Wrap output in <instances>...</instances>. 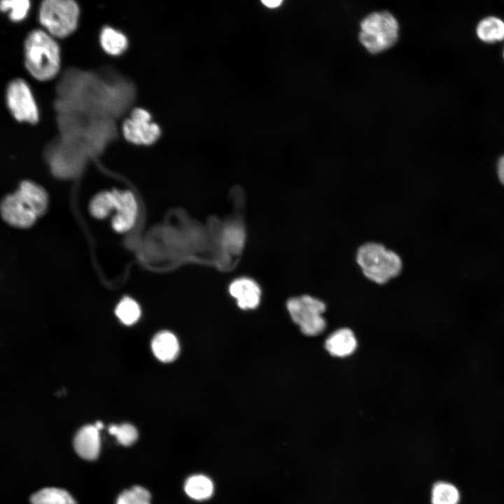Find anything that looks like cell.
I'll return each mask as SVG.
<instances>
[{
  "instance_id": "1",
  "label": "cell",
  "mask_w": 504,
  "mask_h": 504,
  "mask_svg": "<svg viewBox=\"0 0 504 504\" xmlns=\"http://www.w3.org/2000/svg\"><path fill=\"white\" fill-rule=\"evenodd\" d=\"M355 261L363 274L377 284H384L397 277L403 267L402 260L397 252L373 241L358 247Z\"/></svg>"
},
{
  "instance_id": "2",
  "label": "cell",
  "mask_w": 504,
  "mask_h": 504,
  "mask_svg": "<svg viewBox=\"0 0 504 504\" xmlns=\"http://www.w3.org/2000/svg\"><path fill=\"white\" fill-rule=\"evenodd\" d=\"M24 64L29 74L41 81L55 76L59 69V49L55 41L41 29L31 31L24 43Z\"/></svg>"
},
{
  "instance_id": "3",
  "label": "cell",
  "mask_w": 504,
  "mask_h": 504,
  "mask_svg": "<svg viewBox=\"0 0 504 504\" xmlns=\"http://www.w3.org/2000/svg\"><path fill=\"white\" fill-rule=\"evenodd\" d=\"M398 29L397 20L390 13H372L361 22L359 39L370 52L377 54L397 42Z\"/></svg>"
},
{
  "instance_id": "4",
  "label": "cell",
  "mask_w": 504,
  "mask_h": 504,
  "mask_svg": "<svg viewBox=\"0 0 504 504\" xmlns=\"http://www.w3.org/2000/svg\"><path fill=\"white\" fill-rule=\"evenodd\" d=\"M79 15L77 4L72 0H45L39 8V20L52 36L64 38L76 28Z\"/></svg>"
},
{
  "instance_id": "5",
  "label": "cell",
  "mask_w": 504,
  "mask_h": 504,
  "mask_svg": "<svg viewBox=\"0 0 504 504\" xmlns=\"http://www.w3.org/2000/svg\"><path fill=\"white\" fill-rule=\"evenodd\" d=\"M286 307L291 318L304 335H317L325 329L326 321L322 314L326 305L321 300L302 295L290 298Z\"/></svg>"
},
{
  "instance_id": "6",
  "label": "cell",
  "mask_w": 504,
  "mask_h": 504,
  "mask_svg": "<svg viewBox=\"0 0 504 504\" xmlns=\"http://www.w3.org/2000/svg\"><path fill=\"white\" fill-rule=\"evenodd\" d=\"M7 106L15 120L31 124L36 123L38 111L27 84L20 78L11 80L6 92Z\"/></svg>"
},
{
  "instance_id": "7",
  "label": "cell",
  "mask_w": 504,
  "mask_h": 504,
  "mask_svg": "<svg viewBox=\"0 0 504 504\" xmlns=\"http://www.w3.org/2000/svg\"><path fill=\"white\" fill-rule=\"evenodd\" d=\"M151 115L148 111L141 108H134L130 118L122 124V133L128 141L136 145H151L161 135L160 127L151 122Z\"/></svg>"
},
{
  "instance_id": "8",
  "label": "cell",
  "mask_w": 504,
  "mask_h": 504,
  "mask_svg": "<svg viewBox=\"0 0 504 504\" xmlns=\"http://www.w3.org/2000/svg\"><path fill=\"white\" fill-rule=\"evenodd\" d=\"M1 214L7 223L20 228L30 227L38 217L16 192L2 200Z\"/></svg>"
},
{
  "instance_id": "9",
  "label": "cell",
  "mask_w": 504,
  "mask_h": 504,
  "mask_svg": "<svg viewBox=\"0 0 504 504\" xmlns=\"http://www.w3.org/2000/svg\"><path fill=\"white\" fill-rule=\"evenodd\" d=\"M115 202V214L111 220L113 230L118 232H124L130 230L135 223L138 206L135 197L129 190H114Z\"/></svg>"
},
{
  "instance_id": "10",
  "label": "cell",
  "mask_w": 504,
  "mask_h": 504,
  "mask_svg": "<svg viewBox=\"0 0 504 504\" xmlns=\"http://www.w3.org/2000/svg\"><path fill=\"white\" fill-rule=\"evenodd\" d=\"M229 293L243 309H255L260 301L261 289L256 281L248 277L233 280L229 286Z\"/></svg>"
},
{
  "instance_id": "11",
  "label": "cell",
  "mask_w": 504,
  "mask_h": 504,
  "mask_svg": "<svg viewBox=\"0 0 504 504\" xmlns=\"http://www.w3.org/2000/svg\"><path fill=\"white\" fill-rule=\"evenodd\" d=\"M74 446L81 458L86 460L97 458L100 450L99 429L94 425L82 427L75 435Z\"/></svg>"
},
{
  "instance_id": "12",
  "label": "cell",
  "mask_w": 504,
  "mask_h": 504,
  "mask_svg": "<svg viewBox=\"0 0 504 504\" xmlns=\"http://www.w3.org/2000/svg\"><path fill=\"white\" fill-rule=\"evenodd\" d=\"M151 349L154 356L159 360L169 363L178 357L180 345L174 334L163 330L157 333L153 338Z\"/></svg>"
},
{
  "instance_id": "13",
  "label": "cell",
  "mask_w": 504,
  "mask_h": 504,
  "mask_svg": "<svg viewBox=\"0 0 504 504\" xmlns=\"http://www.w3.org/2000/svg\"><path fill=\"white\" fill-rule=\"evenodd\" d=\"M357 341L349 328H341L332 332L326 340L325 347L333 356L346 357L355 351Z\"/></svg>"
},
{
  "instance_id": "14",
  "label": "cell",
  "mask_w": 504,
  "mask_h": 504,
  "mask_svg": "<svg viewBox=\"0 0 504 504\" xmlns=\"http://www.w3.org/2000/svg\"><path fill=\"white\" fill-rule=\"evenodd\" d=\"M15 192L37 216L45 212L48 197L45 190L38 185L29 181H23Z\"/></svg>"
},
{
  "instance_id": "15",
  "label": "cell",
  "mask_w": 504,
  "mask_h": 504,
  "mask_svg": "<svg viewBox=\"0 0 504 504\" xmlns=\"http://www.w3.org/2000/svg\"><path fill=\"white\" fill-rule=\"evenodd\" d=\"M214 489L212 480L201 474L189 477L184 484L186 493L195 500L201 501L210 498L214 493Z\"/></svg>"
},
{
  "instance_id": "16",
  "label": "cell",
  "mask_w": 504,
  "mask_h": 504,
  "mask_svg": "<svg viewBox=\"0 0 504 504\" xmlns=\"http://www.w3.org/2000/svg\"><path fill=\"white\" fill-rule=\"evenodd\" d=\"M99 40L103 50L111 55L122 54L128 45L126 36L110 27H105L102 29Z\"/></svg>"
},
{
  "instance_id": "17",
  "label": "cell",
  "mask_w": 504,
  "mask_h": 504,
  "mask_svg": "<svg viewBox=\"0 0 504 504\" xmlns=\"http://www.w3.org/2000/svg\"><path fill=\"white\" fill-rule=\"evenodd\" d=\"M31 504H76L74 498L66 491L55 488H43L30 498Z\"/></svg>"
},
{
  "instance_id": "18",
  "label": "cell",
  "mask_w": 504,
  "mask_h": 504,
  "mask_svg": "<svg viewBox=\"0 0 504 504\" xmlns=\"http://www.w3.org/2000/svg\"><path fill=\"white\" fill-rule=\"evenodd\" d=\"M478 37L485 42H495L504 38V22L496 17H488L477 27Z\"/></svg>"
},
{
  "instance_id": "19",
  "label": "cell",
  "mask_w": 504,
  "mask_h": 504,
  "mask_svg": "<svg viewBox=\"0 0 504 504\" xmlns=\"http://www.w3.org/2000/svg\"><path fill=\"white\" fill-rule=\"evenodd\" d=\"M115 202L114 190L102 191L91 200L89 206L90 212L97 219L105 218L114 210Z\"/></svg>"
},
{
  "instance_id": "20",
  "label": "cell",
  "mask_w": 504,
  "mask_h": 504,
  "mask_svg": "<svg viewBox=\"0 0 504 504\" xmlns=\"http://www.w3.org/2000/svg\"><path fill=\"white\" fill-rule=\"evenodd\" d=\"M460 495L453 484L439 482L434 484L431 493L432 504H458Z\"/></svg>"
},
{
  "instance_id": "21",
  "label": "cell",
  "mask_w": 504,
  "mask_h": 504,
  "mask_svg": "<svg viewBox=\"0 0 504 504\" xmlns=\"http://www.w3.org/2000/svg\"><path fill=\"white\" fill-rule=\"evenodd\" d=\"M115 314L122 323L132 325L139 318L141 309L135 300L130 297H125L118 304Z\"/></svg>"
},
{
  "instance_id": "22",
  "label": "cell",
  "mask_w": 504,
  "mask_h": 504,
  "mask_svg": "<svg viewBox=\"0 0 504 504\" xmlns=\"http://www.w3.org/2000/svg\"><path fill=\"white\" fill-rule=\"evenodd\" d=\"M150 492L140 486L123 491L118 497L116 504H150Z\"/></svg>"
},
{
  "instance_id": "23",
  "label": "cell",
  "mask_w": 504,
  "mask_h": 504,
  "mask_svg": "<svg viewBox=\"0 0 504 504\" xmlns=\"http://www.w3.org/2000/svg\"><path fill=\"white\" fill-rule=\"evenodd\" d=\"M30 7L28 0L1 1L0 8L2 11H9V18L14 22L23 20L27 15Z\"/></svg>"
},
{
  "instance_id": "24",
  "label": "cell",
  "mask_w": 504,
  "mask_h": 504,
  "mask_svg": "<svg viewBox=\"0 0 504 504\" xmlns=\"http://www.w3.org/2000/svg\"><path fill=\"white\" fill-rule=\"evenodd\" d=\"M108 433L115 435L119 443L124 446L132 444L138 438V433L134 426L130 424L111 425Z\"/></svg>"
},
{
  "instance_id": "25",
  "label": "cell",
  "mask_w": 504,
  "mask_h": 504,
  "mask_svg": "<svg viewBox=\"0 0 504 504\" xmlns=\"http://www.w3.org/2000/svg\"><path fill=\"white\" fill-rule=\"evenodd\" d=\"M225 243L233 248H240L244 241V233L239 227L233 226L226 230L225 232Z\"/></svg>"
},
{
  "instance_id": "26",
  "label": "cell",
  "mask_w": 504,
  "mask_h": 504,
  "mask_svg": "<svg viewBox=\"0 0 504 504\" xmlns=\"http://www.w3.org/2000/svg\"><path fill=\"white\" fill-rule=\"evenodd\" d=\"M281 0H264L262 3L267 8H275L279 7L282 4Z\"/></svg>"
},
{
  "instance_id": "27",
  "label": "cell",
  "mask_w": 504,
  "mask_h": 504,
  "mask_svg": "<svg viewBox=\"0 0 504 504\" xmlns=\"http://www.w3.org/2000/svg\"><path fill=\"white\" fill-rule=\"evenodd\" d=\"M498 173L500 181L504 184V156H503L498 162Z\"/></svg>"
},
{
  "instance_id": "28",
  "label": "cell",
  "mask_w": 504,
  "mask_h": 504,
  "mask_svg": "<svg viewBox=\"0 0 504 504\" xmlns=\"http://www.w3.org/2000/svg\"><path fill=\"white\" fill-rule=\"evenodd\" d=\"M94 426L99 430L103 428V424L101 421H97Z\"/></svg>"
}]
</instances>
